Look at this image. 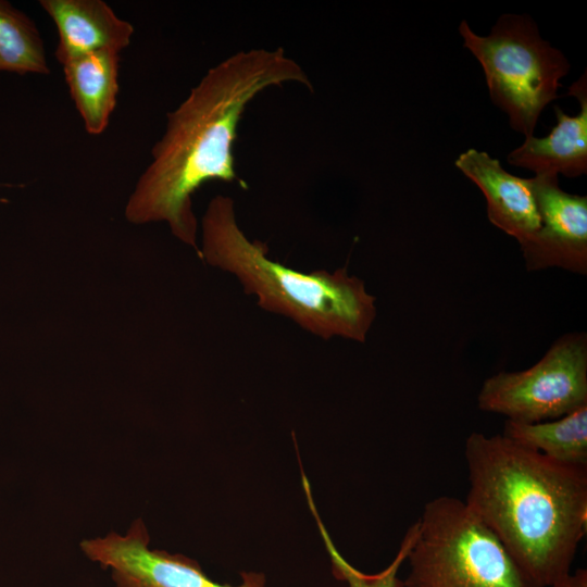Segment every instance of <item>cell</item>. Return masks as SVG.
<instances>
[{"label":"cell","mask_w":587,"mask_h":587,"mask_svg":"<svg viewBox=\"0 0 587 587\" xmlns=\"http://www.w3.org/2000/svg\"><path fill=\"white\" fill-rule=\"evenodd\" d=\"M286 83L312 89L307 73L283 48L238 51L211 67L167 114L165 132L126 203V218L134 224L165 222L199 254L193 193L211 180L246 188L235 168L238 125L259 93Z\"/></svg>","instance_id":"cell-1"},{"label":"cell","mask_w":587,"mask_h":587,"mask_svg":"<svg viewBox=\"0 0 587 587\" xmlns=\"http://www.w3.org/2000/svg\"><path fill=\"white\" fill-rule=\"evenodd\" d=\"M465 504L538 587L571 572L587 528V466L557 462L503 435L465 441Z\"/></svg>","instance_id":"cell-2"},{"label":"cell","mask_w":587,"mask_h":587,"mask_svg":"<svg viewBox=\"0 0 587 587\" xmlns=\"http://www.w3.org/2000/svg\"><path fill=\"white\" fill-rule=\"evenodd\" d=\"M199 258L232 274L265 311L285 316L328 340L364 342L376 317V299L346 267L304 273L268 255L267 246L240 228L234 200L213 197L201 220Z\"/></svg>","instance_id":"cell-3"},{"label":"cell","mask_w":587,"mask_h":587,"mask_svg":"<svg viewBox=\"0 0 587 587\" xmlns=\"http://www.w3.org/2000/svg\"><path fill=\"white\" fill-rule=\"evenodd\" d=\"M416 523L404 587H538L464 501L436 497Z\"/></svg>","instance_id":"cell-4"},{"label":"cell","mask_w":587,"mask_h":587,"mask_svg":"<svg viewBox=\"0 0 587 587\" xmlns=\"http://www.w3.org/2000/svg\"><path fill=\"white\" fill-rule=\"evenodd\" d=\"M460 35L485 72L492 102L508 113L513 129L533 136L545 107L567 74L565 57L544 40L526 15H502L490 35L478 36L462 21Z\"/></svg>","instance_id":"cell-5"},{"label":"cell","mask_w":587,"mask_h":587,"mask_svg":"<svg viewBox=\"0 0 587 587\" xmlns=\"http://www.w3.org/2000/svg\"><path fill=\"white\" fill-rule=\"evenodd\" d=\"M477 404L482 411L522 423L555 420L587 405L586 334L561 336L527 370L490 376Z\"/></svg>","instance_id":"cell-6"},{"label":"cell","mask_w":587,"mask_h":587,"mask_svg":"<svg viewBox=\"0 0 587 587\" xmlns=\"http://www.w3.org/2000/svg\"><path fill=\"white\" fill-rule=\"evenodd\" d=\"M149 541L143 522L137 520L126 535L85 539L80 548L88 559L111 571L117 587H265V575L258 572L240 573L237 586L217 583L195 560L151 550Z\"/></svg>","instance_id":"cell-7"},{"label":"cell","mask_w":587,"mask_h":587,"mask_svg":"<svg viewBox=\"0 0 587 587\" xmlns=\"http://www.w3.org/2000/svg\"><path fill=\"white\" fill-rule=\"evenodd\" d=\"M532 189L540 228L521 247L528 271L560 267L587 274V197L565 192L558 175L536 174Z\"/></svg>","instance_id":"cell-8"},{"label":"cell","mask_w":587,"mask_h":587,"mask_svg":"<svg viewBox=\"0 0 587 587\" xmlns=\"http://www.w3.org/2000/svg\"><path fill=\"white\" fill-rule=\"evenodd\" d=\"M454 164L482 190L491 224L520 246L533 239L541 223L530 178L508 173L499 160L475 149L461 153Z\"/></svg>","instance_id":"cell-9"},{"label":"cell","mask_w":587,"mask_h":587,"mask_svg":"<svg viewBox=\"0 0 587 587\" xmlns=\"http://www.w3.org/2000/svg\"><path fill=\"white\" fill-rule=\"evenodd\" d=\"M59 36L54 57L62 65L97 51L120 53L130 43L134 27L102 0H41Z\"/></svg>","instance_id":"cell-10"},{"label":"cell","mask_w":587,"mask_h":587,"mask_svg":"<svg viewBox=\"0 0 587 587\" xmlns=\"http://www.w3.org/2000/svg\"><path fill=\"white\" fill-rule=\"evenodd\" d=\"M580 103V111L570 116L555 107L557 124L547 137L529 136L508 155L514 166L535 174H563L573 178L587 172V80L586 72L569 89Z\"/></svg>","instance_id":"cell-11"},{"label":"cell","mask_w":587,"mask_h":587,"mask_svg":"<svg viewBox=\"0 0 587 587\" xmlns=\"http://www.w3.org/2000/svg\"><path fill=\"white\" fill-rule=\"evenodd\" d=\"M62 66L85 129L90 135L102 134L116 105L120 53L91 52L75 57Z\"/></svg>","instance_id":"cell-12"},{"label":"cell","mask_w":587,"mask_h":587,"mask_svg":"<svg viewBox=\"0 0 587 587\" xmlns=\"http://www.w3.org/2000/svg\"><path fill=\"white\" fill-rule=\"evenodd\" d=\"M501 435L557 462L587 466V405L550 421L507 420Z\"/></svg>","instance_id":"cell-13"},{"label":"cell","mask_w":587,"mask_h":587,"mask_svg":"<svg viewBox=\"0 0 587 587\" xmlns=\"http://www.w3.org/2000/svg\"><path fill=\"white\" fill-rule=\"evenodd\" d=\"M47 75L43 41L35 23L11 3L0 0V72Z\"/></svg>","instance_id":"cell-14"},{"label":"cell","mask_w":587,"mask_h":587,"mask_svg":"<svg viewBox=\"0 0 587 587\" xmlns=\"http://www.w3.org/2000/svg\"><path fill=\"white\" fill-rule=\"evenodd\" d=\"M302 488L305 494L310 511L315 520L325 549L329 555L334 576L347 584L348 587H404L403 580L398 578V572L415 541L417 523H413L407 530L394 560L380 572L375 574L363 573L350 564L338 551L321 520L313 500L312 489L307 476H302Z\"/></svg>","instance_id":"cell-15"},{"label":"cell","mask_w":587,"mask_h":587,"mask_svg":"<svg viewBox=\"0 0 587 587\" xmlns=\"http://www.w3.org/2000/svg\"><path fill=\"white\" fill-rule=\"evenodd\" d=\"M551 587H587V571L586 569H577L574 573L570 572Z\"/></svg>","instance_id":"cell-16"}]
</instances>
